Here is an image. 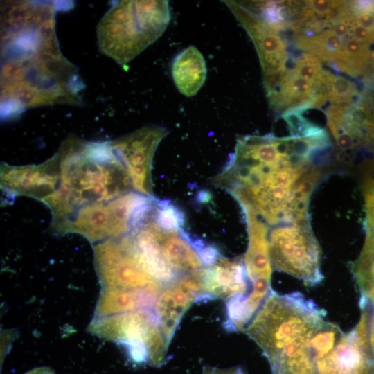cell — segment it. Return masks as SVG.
Listing matches in <instances>:
<instances>
[{
	"mask_svg": "<svg viewBox=\"0 0 374 374\" xmlns=\"http://www.w3.org/2000/svg\"><path fill=\"white\" fill-rule=\"evenodd\" d=\"M55 6L21 1L1 15V107L3 116L55 104L80 105L84 87L61 53Z\"/></svg>",
	"mask_w": 374,
	"mask_h": 374,
	"instance_id": "6da1fadb",
	"label": "cell"
},
{
	"mask_svg": "<svg viewBox=\"0 0 374 374\" xmlns=\"http://www.w3.org/2000/svg\"><path fill=\"white\" fill-rule=\"evenodd\" d=\"M315 154L296 136L272 134L237 139L222 172L210 182L251 207L269 225L298 220L308 201Z\"/></svg>",
	"mask_w": 374,
	"mask_h": 374,
	"instance_id": "7a4b0ae2",
	"label": "cell"
},
{
	"mask_svg": "<svg viewBox=\"0 0 374 374\" xmlns=\"http://www.w3.org/2000/svg\"><path fill=\"white\" fill-rule=\"evenodd\" d=\"M170 21L168 1H118L97 25L100 53L125 66L165 31Z\"/></svg>",
	"mask_w": 374,
	"mask_h": 374,
	"instance_id": "3957f363",
	"label": "cell"
},
{
	"mask_svg": "<svg viewBox=\"0 0 374 374\" xmlns=\"http://www.w3.org/2000/svg\"><path fill=\"white\" fill-rule=\"evenodd\" d=\"M326 312L299 292L271 290L244 329L269 362L286 347L306 337L324 321Z\"/></svg>",
	"mask_w": 374,
	"mask_h": 374,
	"instance_id": "277c9868",
	"label": "cell"
},
{
	"mask_svg": "<svg viewBox=\"0 0 374 374\" xmlns=\"http://www.w3.org/2000/svg\"><path fill=\"white\" fill-rule=\"evenodd\" d=\"M268 240L272 268L310 286L323 280L321 249L309 220L276 225L269 233Z\"/></svg>",
	"mask_w": 374,
	"mask_h": 374,
	"instance_id": "5b68a950",
	"label": "cell"
},
{
	"mask_svg": "<svg viewBox=\"0 0 374 374\" xmlns=\"http://www.w3.org/2000/svg\"><path fill=\"white\" fill-rule=\"evenodd\" d=\"M168 133L163 127L147 126L111 141L129 172L134 188L140 193L152 195V161L158 145Z\"/></svg>",
	"mask_w": 374,
	"mask_h": 374,
	"instance_id": "8992f818",
	"label": "cell"
},
{
	"mask_svg": "<svg viewBox=\"0 0 374 374\" xmlns=\"http://www.w3.org/2000/svg\"><path fill=\"white\" fill-rule=\"evenodd\" d=\"M244 211L249 235L247 252L243 258L251 289L248 298L260 305L271 291L272 266L269 253V232L266 222L249 206L240 204Z\"/></svg>",
	"mask_w": 374,
	"mask_h": 374,
	"instance_id": "52a82bcc",
	"label": "cell"
},
{
	"mask_svg": "<svg viewBox=\"0 0 374 374\" xmlns=\"http://www.w3.org/2000/svg\"><path fill=\"white\" fill-rule=\"evenodd\" d=\"M253 41L262 67L264 80L282 75L286 70L287 44L273 28L242 2L225 1Z\"/></svg>",
	"mask_w": 374,
	"mask_h": 374,
	"instance_id": "ba28073f",
	"label": "cell"
},
{
	"mask_svg": "<svg viewBox=\"0 0 374 374\" xmlns=\"http://www.w3.org/2000/svg\"><path fill=\"white\" fill-rule=\"evenodd\" d=\"M206 301L201 276L184 275L164 286L155 303V315L167 345L193 303Z\"/></svg>",
	"mask_w": 374,
	"mask_h": 374,
	"instance_id": "9c48e42d",
	"label": "cell"
},
{
	"mask_svg": "<svg viewBox=\"0 0 374 374\" xmlns=\"http://www.w3.org/2000/svg\"><path fill=\"white\" fill-rule=\"evenodd\" d=\"M366 326H359L342 337L327 354L315 361L317 374H374V362L368 348Z\"/></svg>",
	"mask_w": 374,
	"mask_h": 374,
	"instance_id": "30bf717a",
	"label": "cell"
},
{
	"mask_svg": "<svg viewBox=\"0 0 374 374\" xmlns=\"http://www.w3.org/2000/svg\"><path fill=\"white\" fill-rule=\"evenodd\" d=\"M206 301L221 299L228 301L247 296L251 289L243 259H229L221 255L215 263L206 267L201 276Z\"/></svg>",
	"mask_w": 374,
	"mask_h": 374,
	"instance_id": "8fae6325",
	"label": "cell"
},
{
	"mask_svg": "<svg viewBox=\"0 0 374 374\" xmlns=\"http://www.w3.org/2000/svg\"><path fill=\"white\" fill-rule=\"evenodd\" d=\"M158 226V225H157ZM158 237L161 255L179 276H202L205 268L193 240L183 229L166 231L159 226Z\"/></svg>",
	"mask_w": 374,
	"mask_h": 374,
	"instance_id": "7c38bea8",
	"label": "cell"
},
{
	"mask_svg": "<svg viewBox=\"0 0 374 374\" xmlns=\"http://www.w3.org/2000/svg\"><path fill=\"white\" fill-rule=\"evenodd\" d=\"M171 73L179 91L186 96H193L199 91L206 80L205 60L196 47L190 46L174 58Z\"/></svg>",
	"mask_w": 374,
	"mask_h": 374,
	"instance_id": "4fadbf2b",
	"label": "cell"
},
{
	"mask_svg": "<svg viewBox=\"0 0 374 374\" xmlns=\"http://www.w3.org/2000/svg\"><path fill=\"white\" fill-rule=\"evenodd\" d=\"M371 56L369 45L353 38L344 40V48L335 64L350 75H359L367 68Z\"/></svg>",
	"mask_w": 374,
	"mask_h": 374,
	"instance_id": "5bb4252c",
	"label": "cell"
},
{
	"mask_svg": "<svg viewBox=\"0 0 374 374\" xmlns=\"http://www.w3.org/2000/svg\"><path fill=\"white\" fill-rule=\"evenodd\" d=\"M323 82L328 100L335 104L350 105L359 99L361 94L356 84L346 78L333 75L325 71Z\"/></svg>",
	"mask_w": 374,
	"mask_h": 374,
	"instance_id": "9a60e30c",
	"label": "cell"
},
{
	"mask_svg": "<svg viewBox=\"0 0 374 374\" xmlns=\"http://www.w3.org/2000/svg\"><path fill=\"white\" fill-rule=\"evenodd\" d=\"M155 223L166 231L182 229L185 217L181 210L169 200H157L152 211Z\"/></svg>",
	"mask_w": 374,
	"mask_h": 374,
	"instance_id": "2e32d148",
	"label": "cell"
},
{
	"mask_svg": "<svg viewBox=\"0 0 374 374\" xmlns=\"http://www.w3.org/2000/svg\"><path fill=\"white\" fill-rule=\"evenodd\" d=\"M292 69L295 74L314 84L321 81L325 72V70L322 69L320 60L307 53H303L296 60Z\"/></svg>",
	"mask_w": 374,
	"mask_h": 374,
	"instance_id": "e0dca14e",
	"label": "cell"
},
{
	"mask_svg": "<svg viewBox=\"0 0 374 374\" xmlns=\"http://www.w3.org/2000/svg\"><path fill=\"white\" fill-rule=\"evenodd\" d=\"M302 110H290L281 114L288 125L290 136H304L309 135L320 127L315 125L302 116Z\"/></svg>",
	"mask_w": 374,
	"mask_h": 374,
	"instance_id": "ac0fdd59",
	"label": "cell"
},
{
	"mask_svg": "<svg viewBox=\"0 0 374 374\" xmlns=\"http://www.w3.org/2000/svg\"><path fill=\"white\" fill-rule=\"evenodd\" d=\"M349 37L368 45L374 42V32L354 23L350 26Z\"/></svg>",
	"mask_w": 374,
	"mask_h": 374,
	"instance_id": "d6986e66",
	"label": "cell"
},
{
	"mask_svg": "<svg viewBox=\"0 0 374 374\" xmlns=\"http://www.w3.org/2000/svg\"><path fill=\"white\" fill-rule=\"evenodd\" d=\"M362 188L364 200L374 199V170L365 177Z\"/></svg>",
	"mask_w": 374,
	"mask_h": 374,
	"instance_id": "ffe728a7",
	"label": "cell"
},
{
	"mask_svg": "<svg viewBox=\"0 0 374 374\" xmlns=\"http://www.w3.org/2000/svg\"><path fill=\"white\" fill-rule=\"evenodd\" d=\"M202 374H247V373L241 367L222 369L204 366Z\"/></svg>",
	"mask_w": 374,
	"mask_h": 374,
	"instance_id": "44dd1931",
	"label": "cell"
},
{
	"mask_svg": "<svg viewBox=\"0 0 374 374\" xmlns=\"http://www.w3.org/2000/svg\"><path fill=\"white\" fill-rule=\"evenodd\" d=\"M366 227L374 226V199L365 200Z\"/></svg>",
	"mask_w": 374,
	"mask_h": 374,
	"instance_id": "7402d4cb",
	"label": "cell"
},
{
	"mask_svg": "<svg viewBox=\"0 0 374 374\" xmlns=\"http://www.w3.org/2000/svg\"><path fill=\"white\" fill-rule=\"evenodd\" d=\"M26 374H54V373L48 368H39L32 370Z\"/></svg>",
	"mask_w": 374,
	"mask_h": 374,
	"instance_id": "603a6c76",
	"label": "cell"
},
{
	"mask_svg": "<svg viewBox=\"0 0 374 374\" xmlns=\"http://www.w3.org/2000/svg\"><path fill=\"white\" fill-rule=\"evenodd\" d=\"M372 60L374 62V52L371 54Z\"/></svg>",
	"mask_w": 374,
	"mask_h": 374,
	"instance_id": "cb8c5ba5",
	"label": "cell"
}]
</instances>
